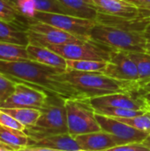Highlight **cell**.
Here are the masks:
<instances>
[{"instance_id": "20", "label": "cell", "mask_w": 150, "mask_h": 151, "mask_svg": "<svg viewBox=\"0 0 150 151\" xmlns=\"http://www.w3.org/2000/svg\"><path fill=\"white\" fill-rule=\"evenodd\" d=\"M26 128L33 127L41 116V111L32 108H1Z\"/></svg>"}, {"instance_id": "12", "label": "cell", "mask_w": 150, "mask_h": 151, "mask_svg": "<svg viewBox=\"0 0 150 151\" xmlns=\"http://www.w3.org/2000/svg\"><path fill=\"white\" fill-rule=\"evenodd\" d=\"M94 108L115 107L135 111H149V105L141 92L116 93L95 98H89Z\"/></svg>"}, {"instance_id": "36", "label": "cell", "mask_w": 150, "mask_h": 151, "mask_svg": "<svg viewBox=\"0 0 150 151\" xmlns=\"http://www.w3.org/2000/svg\"><path fill=\"white\" fill-rule=\"evenodd\" d=\"M147 35V45H146V52L150 54V35Z\"/></svg>"}, {"instance_id": "26", "label": "cell", "mask_w": 150, "mask_h": 151, "mask_svg": "<svg viewBox=\"0 0 150 151\" xmlns=\"http://www.w3.org/2000/svg\"><path fill=\"white\" fill-rule=\"evenodd\" d=\"M137 130L150 134V111H147L141 115L133 118H114Z\"/></svg>"}, {"instance_id": "6", "label": "cell", "mask_w": 150, "mask_h": 151, "mask_svg": "<svg viewBox=\"0 0 150 151\" xmlns=\"http://www.w3.org/2000/svg\"><path fill=\"white\" fill-rule=\"evenodd\" d=\"M40 46H43L54 51L66 60H95L108 62L110 59L111 50L91 41L64 44L43 43L40 44Z\"/></svg>"}, {"instance_id": "34", "label": "cell", "mask_w": 150, "mask_h": 151, "mask_svg": "<svg viewBox=\"0 0 150 151\" xmlns=\"http://www.w3.org/2000/svg\"><path fill=\"white\" fill-rule=\"evenodd\" d=\"M15 151H63V150H53V149H50V148H44V147H34V146H28V147H25L19 150H17Z\"/></svg>"}, {"instance_id": "10", "label": "cell", "mask_w": 150, "mask_h": 151, "mask_svg": "<svg viewBox=\"0 0 150 151\" xmlns=\"http://www.w3.org/2000/svg\"><path fill=\"white\" fill-rule=\"evenodd\" d=\"M95 119L101 129L113 135L119 145L128 143H142L149 134L137 130L114 118L95 113Z\"/></svg>"}, {"instance_id": "29", "label": "cell", "mask_w": 150, "mask_h": 151, "mask_svg": "<svg viewBox=\"0 0 150 151\" xmlns=\"http://www.w3.org/2000/svg\"><path fill=\"white\" fill-rule=\"evenodd\" d=\"M16 82L0 73V104L12 94Z\"/></svg>"}, {"instance_id": "19", "label": "cell", "mask_w": 150, "mask_h": 151, "mask_svg": "<svg viewBox=\"0 0 150 151\" xmlns=\"http://www.w3.org/2000/svg\"><path fill=\"white\" fill-rule=\"evenodd\" d=\"M0 141L13 150H17L31 144V140L24 131H19L0 126Z\"/></svg>"}, {"instance_id": "15", "label": "cell", "mask_w": 150, "mask_h": 151, "mask_svg": "<svg viewBox=\"0 0 150 151\" xmlns=\"http://www.w3.org/2000/svg\"><path fill=\"white\" fill-rule=\"evenodd\" d=\"M29 59L62 70H67L66 59L54 51L40 45L29 43L27 47Z\"/></svg>"}, {"instance_id": "5", "label": "cell", "mask_w": 150, "mask_h": 151, "mask_svg": "<svg viewBox=\"0 0 150 151\" xmlns=\"http://www.w3.org/2000/svg\"><path fill=\"white\" fill-rule=\"evenodd\" d=\"M65 110L68 134L72 137L102 131L89 98L65 99Z\"/></svg>"}, {"instance_id": "14", "label": "cell", "mask_w": 150, "mask_h": 151, "mask_svg": "<svg viewBox=\"0 0 150 151\" xmlns=\"http://www.w3.org/2000/svg\"><path fill=\"white\" fill-rule=\"evenodd\" d=\"M80 149L84 151H105L118 146L116 138L104 131H98L74 137Z\"/></svg>"}, {"instance_id": "13", "label": "cell", "mask_w": 150, "mask_h": 151, "mask_svg": "<svg viewBox=\"0 0 150 151\" xmlns=\"http://www.w3.org/2000/svg\"><path fill=\"white\" fill-rule=\"evenodd\" d=\"M94 8L99 13L124 19H137L140 10L125 0H92Z\"/></svg>"}, {"instance_id": "4", "label": "cell", "mask_w": 150, "mask_h": 151, "mask_svg": "<svg viewBox=\"0 0 150 151\" xmlns=\"http://www.w3.org/2000/svg\"><path fill=\"white\" fill-rule=\"evenodd\" d=\"M90 41L111 50L146 52L147 35L145 31L131 30L95 23L90 31Z\"/></svg>"}, {"instance_id": "40", "label": "cell", "mask_w": 150, "mask_h": 151, "mask_svg": "<svg viewBox=\"0 0 150 151\" xmlns=\"http://www.w3.org/2000/svg\"><path fill=\"white\" fill-rule=\"evenodd\" d=\"M0 147H5V148H8V149H11V148H9V147H8L7 145H5V144H4V142H2L1 141H0Z\"/></svg>"}, {"instance_id": "28", "label": "cell", "mask_w": 150, "mask_h": 151, "mask_svg": "<svg viewBox=\"0 0 150 151\" xmlns=\"http://www.w3.org/2000/svg\"><path fill=\"white\" fill-rule=\"evenodd\" d=\"M18 11L26 19H30L36 12L34 0H11Z\"/></svg>"}, {"instance_id": "30", "label": "cell", "mask_w": 150, "mask_h": 151, "mask_svg": "<svg viewBox=\"0 0 150 151\" xmlns=\"http://www.w3.org/2000/svg\"><path fill=\"white\" fill-rule=\"evenodd\" d=\"M0 126L15 129V130H19V131H24L26 129V127L22 124L17 121L11 115L4 111L1 108H0Z\"/></svg>"}, {"instance_id": "16", "label": "cell", "mask_w": 150, "mask_h": 151, "mask_svg": "<svg viewBox=\"0 0 150 151\" xmlns=\"http://www.w3.org/2000/svg\"><path fill=\"white\" fill-rule=\"evenodd\" d=\"M0 42L27 47L29 44L27 27L0 19Z\"/></svg>"}, {"instance_id": "2", "label": "cell", "mask_w": 150, "mask_h": 151, "mask_svg": "<svg viewBox=\"0 0 150 151\" xmlns=\"http://www.w3.org/2000/svg\"><path fill=\"white\" fill-rule=\"evenodd\" d=\"M62 78L87 98L116 94L141 92L138 81H119L100 72H79L67 69Z\"/></svg>"}, {"instance_id": "11", "label": "cell", "mask_w": 150, "mask_h": 151, "mask_svg": "<svg viewBox=\"0 0 150 151\" xmlns=\"http://www.w3.org/2000/svg\"><path fill=\"white\" fill-rule=\"evenodd\" d=\"M103 73L109 77L127 81H138L139 73L129 53L124 50H111Z\"/></svg>"}, {"instance_id": "35", "label": "cell", "mask_w": 150, "mask_h": 151, "mask_svg": "<svg viewBox=\"0 0 150 151\" xmlns=\"http://www.w3.org/2000/svg\"><path fill=\"white\" fill-rule=\"evenodd\" d=\"M148 92H150V81L149 82H148L146 85H144L142 88H141V93L143 95V94H145V93H148Z\"/></svg>"}, {"instance_id": "23", "label": "cell", "mask_w": 150, "mask_h": 151, "mask_svg": "<svg viewBox=\"0 0 150 151\" xmlns=\"http://www.w3.org/2000/svg\"><path fill=\"white\" fill-rule=\"evenodd\" d=\"M23 59H29L25 46L0 42V60L16 61Z\"/></svg>"}, {"instance_id": "1", "label": "cell", "mask_w": 150, "mask_h": 151, "mask_svg": "<svg viewBox=\"0 0 150 151\" xmlns=\"http://www.w3.org/2000/svg\"><path fill=\"white\" fill-rule=\"evenodd\" d=\"M65 71L31 59L0 60V73L15 82L30 85L65 99L85 97L62 78Z\"/></svg>"}, {"instance_id": "41", "label": "cell", "mask_w": 150, "mask_h": 151, "mask_svg": "<svg viewBox=\"0 0 150 151\" xmlns=\"http://www.w3.org/2000/svg\"><path fill=\"white\" fill-rule=\"evenodd\" d=\"M149 111H150V105H149Z\"/></svg>"}, {"instance_id": "32", "label": "cell", "mask_w": 150, "mask_h": 151, "mask_svg": "<svg viewBox=\"0 0 150 151\" xmlns=\"http://www.w3.org/2000/svg\"><path fill=\"white\" fill-rule=\"evenodd\" d=\"M139 10H140V12H139V16L137 19L150 24V7L146 8V9H139Z\"/></svg>"}, {"instance_id": "25", "label": "cell", "mask_w": 150, "mask_h": 151, "mask_svg": "<svg viewBox=\"0 0 150 151\" xmlns=\"http://www.w3.org/2000/svg\"><path fill=\"white\" fill-rule=\"evenodd\" d=\"M95 113L111 118H133L143 114L147 111H135L130 109L115 107H96L94 108Z\"/></svg>"}, {"instance_id": "38", "label": "cell", "mask_w": 150, "mask_h": 151, "mask_svg": "<svg viewBox=\"0 0 150 151\" xmlns=\"http://www.w3.org/2000/svg\"><path fill=\"white\" fill-rule=\"evenodd\" d=\"M0 151H15V150H11V149H8V148H5V147H0Z\"/></svg>"}, {"instance_id": "42", "label": "cell", "mask_w": 150, "mask_h": 151, "mask_svg": "<svg viewBox=\"0 0 150 151\" xmlns=\"http://www.w3.org/2000/svg\"><path fill=\"white\" fill-rule=\"evenodd\" d=\"M77 151H84V150H77Z\"/></svg>"}, {"instance_id": "24", "label": "cell", "mask_w": 150, "mask_h": 151, "mask_svg": "<svg viewBox=\"0 0 150 151\" xmlns=\"http://www.w3.org/2000/svg\"><path fill=\"white\" fill-rule=\"evenodd\" d=\"M67 69L79 72H100L103 73L107 65L105 61L95 60H66Z\"/></svg>"}, {"instance_id": "7", "label": "cell", "mask_w": 150, "mask_h": 151, "mask_svg": "<svg viewBox=\"0 0 150 151\" xmlns=\"http://www.w3.org/2000/svg\"><path fill=\"white\" fill-rule=\"evenodd\" d=\"M30 19L49 24L87 42L90 41V31L95 25V21L91 19L74 17L72 15L39 11H36L34 17Z\"/></svg>"}, {"instance_id": "39", "label": "cell", "mask_w": 150, "mask_h": 151, "mask_svg": "<svg viewBox=\"0 0 150 151\" xmlns=\"http://www.w3.org/2000/svg\"><path fill=\"white\" fill-rule=\"evenodd\" d=\"M145 33L146 34H148V35H150V24L148 25V27H146V29H145Z\"/></svg>"}, {"instance_id": "27", "label": "cell", "mask_w": 150, "mask_h": 151, "mask_svg": "<svg viewBox=\"0 0 150 151\" xmlns=\"http://www.w3.org/2000/svg\"><path fill=\"white\" fill-rule=\"evenodd\" d=\"M36 11L69 15L67 11L57 0H34Z\"/></svg>"}, {"instance_id": "31", "label": "cell", "mask_w": 150, "mask_h": 151, "mask_svg": "<svg viewBox=\"0 0 150 151\" xmlns=\"http://www.w3.org/2000/svg\"><path fill=\"white\" fill-rule=\"evenodd\" d=\"M105 151H150V149L142 143H128L118 145Z\"/></svg>"}, {"instance_id": "18", "label": "cell", "mask_w": 150, "mask_h": 151, "mask_svg": "<svg viewBox=\"0 0 150 151\" xmlns=\"http://www.w3.org/2000/svg\"><path fill=\"white\" fill-rule=\"evenodd\" d=\"M69 15L95 21L98 12L94 8L92 0H57Z\"/></svg>"}, {"instance_id": "8", "label": "cell", "mask_w": 150, "mask_h": 151, "mask_svg": "<svg viewBox=\"0 0 150 151\" xmlns=\"http://www.w3.org/2000/svg\"><path fill=\"white\" fill-rule=\"evenodd\" d=\"M27 33L29 37V43H33L36 45H40L43 43L64 44V43H80V42H87L64 30H61L49 24L34 20V19L27 20Z\"/></svg>"}, {"instance_id": "37", "label": "cell", "mask_w": 150, "mask_h": 151, "mask_svg": "<svg viewBox=\"0 0 150 151\" xmlns=\"http://www.w3.org/2000/svg\"><path fill=\"white\" fill-rule=\"evenodd\" d=\"M142 96L144 97V99L147 101V103L149 104V105H150V92H148V93H145L142 95Z\"/></svg>"}, {"instance_id": "3", "label": "cell", "mask_w": 150, "mask_h": 151, "mask_svg": "<svg viewBox=\"0 0 150 151\" xmlns=\"http://www.w3.org/2000/svg\"><path fill=\"white\" fill-rule=\"evenodd\" d=\"M40 111L41 116L36 123L24 130L31 142L51 135L68 134L65 98L49 94Z\"/></svg>"}, {"instance_id": "17", "label": "cell", "mask_w": 150, "mask_h": 151, "mask_svg": "<svg viewBox=\"0 0 150 151\" xmlns=\"http://www.w3.org/2000/svg\"><path fill=\"white\" fill-rule=\"evenodd\" d=\"M30 146L44 147L63 151L81 150L74 137L69 134H61L48 136L38 141L31 142Z\"/></svg>"}, {"instance_id": "9", "label": "cell", "mask_w": 150, "mask_h": 151, "mask_svg": "<svg viewBox=\"0 0 150 151\" xmlns=\"http://www.w3.org/2000/svg\"><path fill=\"white\" fill-rule=\"evenodd\" d=\"M48 93L30 85L16 82L14 91L1 104L0 108H32L40 110L47 97Z\"/></svg>"}, {"instance_id": "22", "label": "cell", "mask_w": 150, "mask_h": 151, "mask_svg": "<svg viewBox=\"0 0 150 151\" xmlns=\"http://www.w3.org/2000/svg\"><path fill=\"white\" fill-rule=\"evenodd\" d=\"M0 19L14 22L25 27H27L28 20L20 14L11 0H0Z\"/></svg>"}, {"instance_id": "21", "label": "cell", "mask_w": 150, "mask_h": 151, "mask_svg": "<svg viewBox=\"0 0 150 151\" xmlns=\"http://www.w3.org/2000/svg\"><path fill=\"white\" fill-rule=\"evenodd\" d=\"M130 58L137 66L139 84L141 88L150 81V54L147 52H128Z\"/></svg>"}, {"instance_id": "33", "label": "cell", "mask_w": 150, "mask_h": 151, "mask_svg": "<svg viewBox=\"0 0 150 151\" xmlns=\"http://www.w3.org/2000/svg\"><path fill=\"white\" fill-rule=\"evenodd\" d=\"M125 1L135 5L139 9H146L150 7V0H125Z\"/></svg>"}]
</instances>
